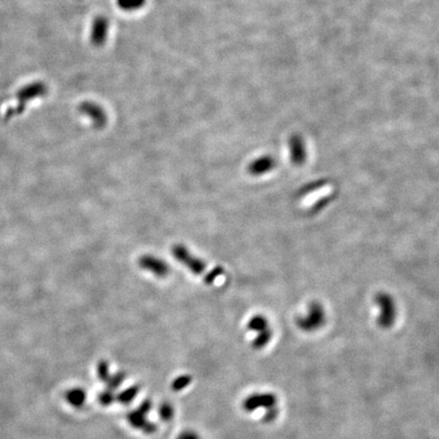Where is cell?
I'll use <instances>...</instances> for the list:
<instances>
[{
	"label": "cell",
	"mask_w": 439,
	"mask_h": 439,
	"mask_svg": "<svg viewBox=\"0 0 439 439\" xmlns=\"http://www.w3.org/2000/svg\"><path fill=\"white\" fill-rule=\"evenodd\" d=\"M108 29H109V22L104 17H98L93 23L92 27V34H91V40L93 44L96 46L102 45L105 40L107 39L108 35Z\"/></svg>",
	"instance_id": "cell-7"
},
{
	"label": "cell",
	"mask_w": 439,
	"mask_h": 439,
	"mask_svg": "<svg viewBox=\"0 0 439 439\" xmlns=\"http://www.w3.org/2000/svg\"><path fill=\"white\" fill-rule=\"evenodd\" d=\"M81 112L89 116L92 120L99 126L100 124H104L106 121V116L103 109L96 104L93 103H84L79 107Z\"/></svg>",
	"instance_id": "cell-8"
},
{
	"label": "cell",
	"mask_w": 439,
	"mask_h": 439,
	"mask_svg": "<svg viewBox=\"0 0 439 439\" xmlns=\"http://www.w3.org/2000/svg\"><path fill=\"white\" fill-rule=\"evenodd\" d=\"M145 4V0H117V5L125 12L139 10Z\"/></svg>",
	"instance_id": "cell-9"
},
{
	"label": "cell",
	"mask_w": 439,
	"mask_h": 439,
	"mask_svg": "<svg viewBox=\"0 0 439 439\" xmlns=\"http://www.w3.org/2000/svg\"><path fill=\"white\" fill-rule=\"evenodd\" d=\"M247 329L249 332L255 334L251 344L253 349L261 350L271 341L272 330L269 326V322L264 315H253L247 323Z\"/></svg>",
	"instance_id": "cell-3"
},
{
	"label": "cell",
	"mask_w": 439,
	"mask_h": 439,
	"mask_svg": "<svg viewBox=\"0 0 439 439\" xmlns=\"http://www.w3.org/2000/svg\"><path fill=\"white\" fill-rule=\"evenodd\" d=\"M275 165H276V163H275V160L273 157L267 156V155L262 156V157L255 159L254 161H252L249 164L248 172L252 176H261V175H264V174L270 172L271 170H273Z\"/></svg>",
	"instance_id": "cell-6"
},
{
	"label": "cell",
	"mask_w": 439,
	"mask_h": 439,
	"mask_svg": "<svg viewBox=\"0 0 439 439\" xmlns=\"http://www.w3.org/2000/svg\"><path fill=\"white\" fill-rule=\"evenodd\" d=\"M327 322V314L323 305L312 302L307 312L296 319V326L304 333H313L321 330Z\"/></svg>",
	"instance_id": "cell-2"
},
{
	"label": "cell",
	"mask_w": 439,
	"mask_h": 439,
	"mask_svg": "<svg viewBox=\"0 0 439 439\" xmlns=\"http://www.w3.org/2000/svg\"><path fill=\"white\" fill-rule=\"evenodd\" d=\"M242 409L246 413H253L260 409L264 410L263 420L269 423L275 420L278 415L277 397L272 392H253L244 398Z\"/></svg>",
	"instance_id": "cell-1"
},
{
	"label": "cell",
	"mask_w": 439,
	"mask_h": 439,
	"mask_svg": "<svg viewBox=\"0 0 439 439\" xmlns=\"http://www.w3.org/2000/svg\"><path fill=\"white\" fill-rule=\"evenodd\" d=\"M375 303L379 313L377 317V325L382 330H389L395 323L396 306L393 298L386 293H379L375 297Z\"/></svg>",
	"instance_id": "cell-4"
},
{
	"label": "cell",
	"mask_w": 439,
	"mask_h": 439,
	"mask_svg": "<svg viewBox=\"0 0 439 439\" xmlns=\"http://www.w3.org/2000/svg\"><path fill=\"white\" fill-rule=\"evenodd\" d=\"M291 162L295 166H301L306 161V148L304 140L299 135H293L289 140Z\"/></svg>",
	"instance_id": "cell-5"
}]
</instances>
